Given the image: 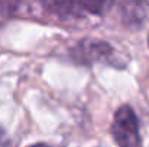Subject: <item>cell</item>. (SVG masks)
<instances>
[{"instance_id":"1","label":"cell","mask_w":149,"mask_h":147,"mask_svg":"<svg viewBox=\"0 0 149 147\" xmlns=\"http://www.w3.org/2000/svg\"><path fill=\"white\" fill-rule=\"evenodd\" d=\"M110 133L117 147H143L139 118L130 104H122L114 111Z\"/></svg>"},{"instance_id":"2","label":"cell","mask_w":149,"mask_h":147,"mask_svg":"<svg viewBox=\"0 0 149 147\" xmlns=\"http://www.w3.org/2000/svg\"><path fill=\"white\" fill-rule=\"evenodd\" d=\"M70 58L75 63L84 66H91L94 63H107L119 66L116 62V49L109 42L93 36H86L77 41L75 45L70 48Z\"/></svg>"},{"instance_id":"3","label":"cell","mask_w":149,"mask_h":147,"mask_svg":"<svg viewBox=\"0 0 149 147\" xmlns=\"http://www.w3.org/2000/svg\"><path fill=\"white\" fill-rule=\"evenodd\" d=\"M54 13L59 14H72V16H83V14H103L106 7L111 6L107 1H51L45 3Z\"/></svg>"},{"instance_id":"4","label":"cell","mask_w":149,"mask_h":147,"mask_svg":"<svg viewBox=\"0 0 149 147\" xmlns=\"http://www.w3.org/2000/svg\"><path fill=\"white\" fill-rule=\"evenodd\" d=\"M28 147H51L49 144H47V143H42V141H39V143H33V144H31V146Z\"/></svg>"},{"instance_id":"5","label":"cell","mask_w":149,"mask_h":147,"mask_svg":"<svg viewBox=\"0 0 149 147\" xmlns=\"http://www.w3.org/2000/svg\"><path fill=\"white\" fill-rule=\"evenodd\" d=\"M148 46H149V32H148Z\"/></svg>"}]
</instances>
